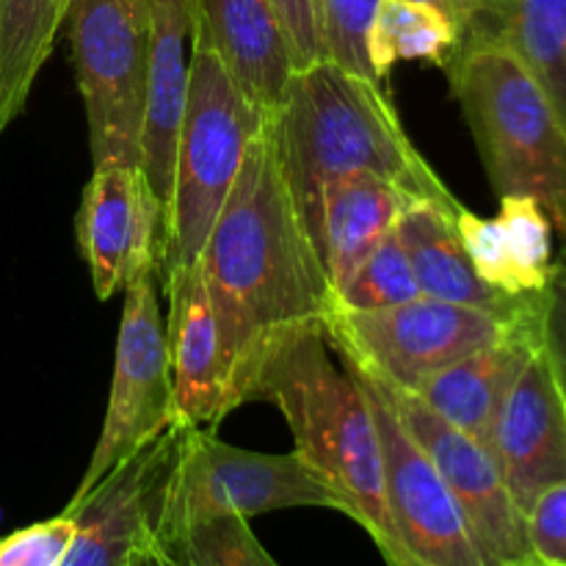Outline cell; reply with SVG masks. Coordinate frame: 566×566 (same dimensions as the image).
Returning <instances> with one entry per match:
<instances>
[{
  "label": "cell",
  "instance_id": "6da1fadb",
  "mask_svg": "<svg viewBox=\"0 0 566 566\" xmlns=\"http://www.w3.org/2000/svg\"><path fill=\"white\" fill-rule=\"evenodd\" d=\"M224 348L230 407L254 401L265 359L285 337L324 329L335 296L276 158L269 119L199 258Z\"/></svg>",
  "mask_w": 566,
  "mask_h": 566
},
{
  "label": "cell",
  "instance_id": "7a4b0ae2",
  "mask_svg": "<svg viewBox=\"0 0 566 566\" xmlns=\"http://www.w3.org/2000/svg\"><path fill=\"white\" fill-rule=\"evenodd\" d=\"M269 119L276 158L302 224L318 252L321 186L329 177L368 175L396 182L412 199L453 202L418 153L381 83L324 59L293 72Z\"/></svg>",
  "mask_w": 566,
  "mask_h": 566
},
{
  "label": "cell",
  "instance_id": "3957f363",
  "mask_svg": "<svg viewBox=\"0 0 566 566\" xmlns=\"http://www.w3.org/2000/svg\"><path fill=\"white\" fill-rule=\"evenodd\" d=\"M254 401L280 409L296 451L335 490L346 517L368 531L387 566H401L387 512L379 426L359 381L335 359L326 332L285 337L260 370Z\"/></svg>",
  "mask_w": 566,
  "mask_h": 566
},
{
  "label": "cell",
  "instance_id": "277c9868",
  "mask_svg": "<svg viewBox=\"0 0 566 566\" xmlns=\"http://www.w3.org/2000/svg\"><path fill=\"white\" fill-rule=\"evenodd\" d=\"M446 72L492 191L534 197L566 247V127L545 88L481 33L459 39Z\"/></svg>",
  "mask_w": 566,
  "mask_h": 566
},
{
  "label": "cell",
  "instance_id": "5b68a950",
  "mask_svg": "<svg viewBox=\"0 0 566 566\" xmlns=\"http://www.w3.org/2000/svg\"><path fill=\"white\" fill-rule=\"evenodd\" d=\"M260 125L263 114L232 83L219 55L191 39L188 92L164 210V287L199 265Z\"/></svg>",
  "mask_w": 566,
  "mask_h": 566
},
{
  "label": "cell",
  "instance_id": "8992f818",
  "mask_svg": "<svg viewBox=\"0 0 566 566\" xmlns=\"http://www.w3.org/2000/svg\"><path fill=\"white\" fill-rule=\"evenodd\" d=\"M539 307L542 293L539 304L523 315L420 296L374 313L332 310L324 332L343 363L412 392L420 381L468 354L539 332Z\"/></svg>",
  "mask_w": 566,
  "mask_h": 566
},
{
  "label": "cell",
  "instance_id": "52a82bcc",
  "mask_svg": "<svg viewBox=\"0 0 566 566\" xmlns=\"http://www.w3.org/2000/svg\"><path fill=\"white\" fill-rule=\"evenodd\" d=\"M72 66L94 166H142L149 103V22L144 0H72Z\"/></svg>",
  "mask_w": 566,
  "mask_h": 566
},
{
  "label": "cell",
  "instance_id": "ba28073f",
  "mask_svg": "<svg viewBox=\"0 0 566 566\" xmlns=\"http://www.w3.org/2000/svg\"><path fill=\"white\" fill-rule=\"evenodd\" d=\"M282 509H332L346 514L335 490L296 448L276 457L227 446L213 429H182L166 512V542L197 520L224 514L249 520Z\"/></svg>",
  "mask_w": 566,
  "mask_h": 566
},
{
  "label": "cell",
  "instance_id": "9c48e42d",
  "mask_svg": "<svg viewBox=\"0 0 566 566\" xmlns=\"http://www.w3.org/2000/svg\"><path fill=\"white\" fill-rule=\"evenodd\" d=\"M114 379L103 429L72 501L86 495L125 459L147 448L175 423V381L166 321L160 313V274L138 276L125 287Z\"/></svg>",
  "mask_w": 566,
  "mask_h": 566
},
{
  "label": "cell",
  "instance_id": "30bf717a",
  "mask_svg": "<svg viewBox=\"0 0 566 566\" xmlns=\"http://www.w3.org/2000/svg\"><path fill=\"white\" fill-rule=\"evenodd\" d=\"M346 368L368 396L379 426L387 512L396 531L401 566H484L462 509L423 448L407 434L385 387L365 370L352 365Z\"/></svg>",
  "mask_w": 566,
  "mask_h": 566
},
{
  "label": "cell",
  "instance_id": "8fae6325",
  "mask_svg": "<svg viewBox=\"0 0 566 566\" xmlns=\"http://www.w3.org/2000/svg\"><path fill=\"white\" fill-rule=\"evenodd\" d=\"M186 426L171 423L147 448L111 470L64 509L75 536L61 566H133L155 542H166V512Z\"/></svg>",
  "mask_w": 566,
  "mask_h": 566
},
{
  "label": "cell",
  "instance_id": "7c38bea8",
  "mask_svg": "<svg viewBox=\"0 0 566 566\" xmlns=\"http://www.w3.org/2000/svg\"><path fill=\"white\" fill-rule=\"evenodd\" d=\"M379 385L385 387L407 434L423 448L462 509L484 566H542L531 547L525 514L514 503L495 457L431 412L412 392L396 390L385 381Z\"/></svg>",
  "mask_w": 566,
  "mask_h": 566
},
{
  "label": "cell",
  "instance_id": "4fadbf2b",
  "mask_svg": "<svg viewBox=\"0 0 566 566\" xmlns=\"http://www.w3.org/2000/svg\"><path fill=\"white\" fill-rule=\"evenodd\" d=\"M77 247L99 302L160 274L164 205L142 166H94L77 210Z\"/></svg>",
  "mask_w": 566,
  "mask_h": 566
},
{
  "label": "cell",
  "instance_id": "5bb4252c",
  "mask_svg": "<svg viewBox=\"0 0 566 566\" xmlns=\"http://www.w3.org/2000/svg\"><path fill=\"white\" fill-rule=\"evenodd\" d=\"M492 457L523 514L542 492L566 481V407L542 348L503 401Z\"/></svg>",
  "mask_w": 566,
  "mask_h": 566
},
{
  "label": "cell",
  "instance_id": "9a60e30c",
  "mask_svg": "<svg viewBox=\"0 0 566 566\" xmlns=\"http://www.w3.org/2000/svg\"><path fill=\"white\" fill-rule=\"evenodd\" d=\"M193 39L219 55L260 114H274L296 61L271 0H193Z\"/></svg>",
  "mask_w": 566,
  "mask_h": 566
},
{
  "label": "cell",
  "instance_id": "2e32d148",
  "mask_svg": "<svg viewBox=\"0 0 566 566\" xmlns=\"http://www.w3.org/2000/svg\"><path fill=\"white\" fill-rule=\"evenodd\" d=\"M164 296L169 302L166 335L175 381V423L213 429L232 407L219 324L199 265L166 285Z\"/></svg>",
  "mask_w": 566,
  "mask_h": 566
},
{
  "label": "cell",
  "instance_id": "e0dca14e",
  "mask_svg": "<svg viewBox=\"0 0 566 566\" xmlns=\"http://www.w3.org/2000/svg\"><path fill=\"white\" fill-rule=\"evenodd\" d=\"M149 22V103L142 169L160 205L169 202L177 130L188 92L193 0H144Z\"/></svg>",
  "mask_w": 566,
  "mask_h": 566
},
{
  "label": "cell",
  "instance_id": "ac0fdd59",
  "mask_svg": "<svg viewBox=\"0 0 566 566\" xmlns=\"http://www.w3.org/2000/svg\"><path fill=\"white\" fill-rule=\"evenodd\" d=\"M457 208L453 202H431L415 199L398 219L396 232L409 254L420 293L440 302L468 304V307L490 310L503 315H523L539 304V293L509 296L486 285L470 265L457 232Z\"/></svg>",
  "mask_w": 566,
  "mask_h": 566
},
{
  "label": "cell",
  "instance_id": "d6986e66",
  "mask_svg": "<svg viewBox=\"0 0 566 566\" xmlns=\"http://www.w3.org/2000/svg\"><path fill=\"white\" fill-rule=\"evenodd\" d=\"M409 202L415 199L401 186L368 171L329 177L321 186L318 258L329 276L332 296L396 230Z\"/></svg>",
  "mask_w": 566,
  "mask_h": 566
},
{
  "label": "cell",
  "instance_id": "ffe728a7",
  "mask_svg": "<svg viewBox=\"0 0 566 566\" xmlns=\"http://www.w3.org/2000/svg\"><path fill=\"white\" fill-rule=\"evenodd\" d=\"M536 348L539 332L481 348L431 374L415 387L412 396L492 453V437L503 401Z\"/></svg>",
  "mask_w": 566,
  "mask_h": 566
},
{
  "label": "cell",
  "instance_id": "44dd1931",
  "mask_svg": "<svg viewBox=\"0 0 566 566\" xmlns=\"http://www.w3.org/2000/svg\"><path fill=\"white\" fill-rule=\"evenodd\" d=\"M464 33L495 39L517 55L566 127V0H484Z\"/></svg>",
  "mask_w": 566,
  "mask_h": 566
},
{
  "label": "cell",
  "instance_id": "7402d4cb",
  "mask_svg": "<svg viewBox=\"0 0 566 566\" xmlns=\"http://www.w3.org/2000/svg\"><path fill=\"white\" fill-rule=\"evenodd\" d=\"M72 0H0V133L25 111Z\"/></svg>",
  "mask_w": 566,
  "mask_h": 566
},
{
  "label": "cell",
  "instance_id": "603a6c76",
  "mask_svg": "<svg viewBox=\"0 0 566 566\" xmlns=\"http://www.w3.org/2000/svg\"><path fill=\"white\" fill-rule=\"evenodd\" d=\"M459 28L442 11L412 0H379L368 39L370 66L385 83L398 61H426L446 70L459 44Z\"/></svg>",
  "mask_w": 566,
  "mask_h": 566
},
{
  "label": "cell",
  "instance_id": "cb8c5ba5",
  "mask_svg": "<svg viewBox=\"0 0 566 566\" xmlns=\"http://www.w3.org/2000/svg\"><path fill=\"white\" fill-rule=\"evenodd\" d=\"M418 276H415L409 254L403 249L401 238L392 230L363 263L354 269V274L337 287L335 307L343 313H374V310L398 307L420 298Z\"/></svg>",
  "mask_w": 566,
  "mask_h": 566
},
{
  "label": "cell",
  "instance_id": "d4e9b609",
  "mask_svg": "<svg viewBox=\"0 0 566 566\" xmlns=\"http://www.w3.org/2000/svg\"><path fill=\"white\" fill-rule=\"evenodd\" d=\"M497 227L506 241L509 258L523 280L525 291L542 293L553 271V224L547 219L545 208L534 197L512 193V197H497Z\"/></svg>",
  "mask_w": 566,
  "mask_h": 566
},
{
  "label": "cell",
  "instance_id": "484cf974",
  "mask_svg": "<svg viewBox=\"0 0 566 566\" xmlns=\"http://www.w3.org/2000/svg\"><path fill=\"white\" fill-rule=\"evenodd\" d=\"M186 566H280L249 528V520L210 517L186 525L169 542Z\"/></svg>",
  "mask_w": 566,
  "mask_h": 566
},
{
  "label": "cell",
  "instance_id": "4316f807",
  "mask_svg": "<svg viewBox=\"0 0 566 566\" xmlns=\"http://www.w3.org/2000/svg\"><path fill=\"white\" fill-rule=\"evenodd\" d=\"M318 6L326 59L346 66L348 72L376 81L368 55V39L379 0H318Z\"/></svg>",
  "mask_w": 566,
  "mask_h": 566
},
{
  "label": "cell",
  "instance_id": "83f0119b",
  "mask_svg": "<svg viewBox=\"0 0 566 566\" xmlns=\"http://www.w3.org/2000/svg\"><path fill=\"white\" fill-rule=\"evenodd\" d=\"M457 232L462 241L464 254H468L470 265L475 274L495 291L509 293V296H528L523 280H520L517 269H514L512 258H509L506 241L497 227L495 219H484V216L473 213L459 202L457 208Z\"/></svg>",
  "mask_w": 566,
  "mask_h": 566
},
{
  "label": "cell",
  "instance_id": "f1b7e54d",
  "mask_svg": "<svg viewBox=\"0 0 566 566\" xmlns=\"http://www.w3.org/2000/svg\"><path fill=\"white\" fill-rule=\"evenodd\" d=\"M75 536V520L66 512L14 531L0 539V566H61Z\"/></svg>",
  "mask_w": 566,
  "mask_h": 566
},
{
  "label": "cell",
  "instance_id": "f546056e",
  "mask_svg": "<svg viewBox=\"0 0 566 566\" xmlns=\"http://www.w3.org/2000/svg\"><path fill=\"white\" fill-rule=\"evenodd\" d=\"M539 348L551 365L566 407V254L553 263L551 280L542 291Z\"/></svg>",
  "mask_w": 566,
  "mask_h": 566
},
{
  "label": "cell",
  "instance_id": "4dcf8cb0",
  "mask_svg": "<svg viewBox=\"0 0 566 566\" xmlns=\"http://www.w3.org/2000/svg\"><path fill=\"white\" fill-rule=\"evenodd\" d=\"M528 539L542 566H566V481L551 486L525 514Z\"/></svg>",
  "mask_w": 566,
  "mask_h": 566
},
{
  "label": "cell",
  "instance_id": "1f68e13d",
  "mask_svg": "<svg viewBox=\"0 0 566 566\" xmlns=\"http://www.w3.org/2000/svg\"><path fill=\"white\" fill-rule=\"evenodd\" d=\"M271 3H274L282 28L287 33L296 70H304V66L324 61L326 44L318 0H271Z\"/></svg>",
  "mask_w": 566,
  "mask_h": 566
},
{
  "label": "cell",
  "instance_id": "d6a6232c",
  "mask_svg": "<svg viewBox=\"0 0 566 566\" xmlns=\"http://www.w3.org/2000/svg\"><path fill=\"white\" fill-rule=\"evenodd\" d=\"M133 566H186L182 564L180 553L175 551V545H169V542H155L149 551H144L142 556L133 562Z\"/></svg>",
  "mask_w": 566,
  "mask_h": 566
},
{
  "label": "cell",
  "instance_id": "836d02e7",
  "mask_svg": "<svg viewBox=\"0 0 566 566\" xmlns=\"http://www.w3.org/2000/svg\"><path fill=\"white\" fill-rule=\"evenodd\" d=\"M481 3H484V0H451V11H453V20H457L459 36L468 31V25L473 22V17L479 14Z\"/></svg>",
  "mask_w": 566,
  "mask_h": 566
},
{
  "label": "cell",
  "instance_id": "e575fe53",
  "mask_svg": "<svg viewBox=\"0 0 566 566\" xmlns=\"http://www.w3.org/2000/svg\"><path fill=\"white\" fill-rule=\"evenodd\" d=\"M412 3H423V6H431V9L442 11V14H448L453 20V11H451V0H412ZM453 25H457V20H453Z\"/></svg>",
  "mask_w": 566,
  "mask_h": 566
},
{
  "label": "cell",
  "instance_id": "d590c367",
  "mask_svg": "<svg viewBox=\"0 0 566 566\" xmlns=\"http://www.w3.org/2000/svg\"><path fill=\"white\" fill-rule=\"evenodd\" d=\"M564 254H566V249H564Z\"/></svg>",
  "mask_w": 566,
  "mask_h": 566
}]
</instances>
